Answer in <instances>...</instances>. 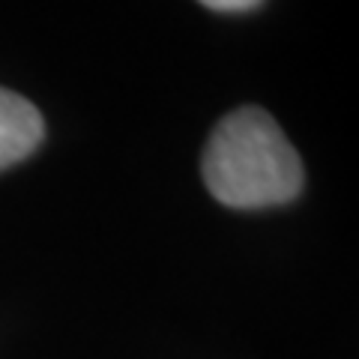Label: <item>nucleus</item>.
Masks as SVG:
<instances>
[{
  "mask_svg": "<svg viewBox=\"0 0 359 359\" xmlns=\"http://www.w3.org/2000/svg\"><path fill=\"white\" fill-rule=\"evenodd\" d=\"M201 4L216 9V13H249L261 0H201Z\"/></svg>",
  "mask_w": 359,
  "mask_h": 359,
  "instance_id": "obj_3",
  "label": "nucleus"
},
{
  "mask_svg": "<svg viewBox=\"0 0 359 359\" xmlns=\"http://www.w3.org/2000/svg\"><path fill=\"white\" fill-rule=\"evenodd\" d=\"M45 138V120L25 96L0 87V171L27 159Z\"/></svg>",
  "mask_w": 359,
  "mask_h": 359,
  "instance_id": "obj_2",
  "label": "nucleus"
},
{
  "mask_svg": "<svg viewBox=\"0 0 359 359\" xmlns=\"http://www.w3.org/2000/svg\"><path fill=\"white\" fill-rule=\"evenodd\" d=\"M201 174L210 195L233 210H266L302 192V162L264 108L245 105L212 129Z\"/></svg>",
  "mask_w": 359,
  "mask_h": 359,
  "instance_id": "obj_1",
  "label": "nucleus"
}]
</instances>
